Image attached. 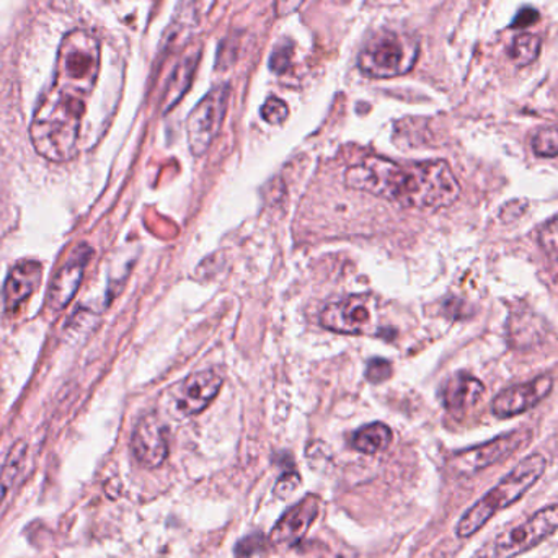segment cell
<instances>
[{
    "label": "cell",
    "mask_w": 558,
    "mask_h": 558,
    "mask_svg": "<svg viewBox=\"0 0 558 558\" xmlns=\"http://www.w3.org/2000/svg\"><path fill=\"white\" fill-rule=\"evenodd\" d=\"M546 471L547 459L539 452L524 458L510 474L505 475L462 514L456 526V536L459 539H471L482 527L490 523L492 518L520 501L543 478Z\"/></svg>",
    "instance_id": "3"
},
{
    "label": "cell",
    "mask_w": 558,
    "mask_h": 558,
    "mask_svg": "<svg viewBox=\"0 0 558 558\" xmlns=\"http://www.w3.org/2000/svg\"><path fill=\"white\" fill-rule=\"evenodd\" d=\"M558 531V501L541 508L510 530L492 537L471 558H517L546 543Z\"/></svg>",
    "instance_id": "5"
},
{
    "label": "cell",
    "mask_w": 558,
    "mask_h": 558,
    "mask_svg": "<svg viewBox=\"0 0 558 558\" xmlns=\"http://www.w3.org/2000/svg\"><path fill=\"white\" fill-rule=\"evenodd\" d=\"M539 244L549 255L550 260L558 265V216L549 219L539 231Z\"/></svg>",
    "instance_id": "21"
},
{
    "label": "cell",
    "mask_w": 558,
    "mask_h": 558,
    "mask_svg": "<svg viewBox=\"0 0 558 558\" xmlns=\"http://www.w3.org/2000/svg\"><path fill=\"white\" fill-rule=\"evenodd\" d=\"M26 449L25 441H16L0 462V504L25 468Z\"/></svg>",
    "instance_id": "18"
},
{
    "label": "cell",
    "mask_w": 558,
    "mask_h": 558,
    "mask_svg": "<svg viewBox=\"0 0 558 558\" xmlns=\"http://www.w3.org/2000/svg\"><path fill=\"white\" fill-rule=\"evenodd\" d=\"M222 376L216 371H198L183 380L177 396V407L183 415H198L203 410L211 405L213 400L218 397L221 390Z\"/></svg>",
    "instance_id": "12"
},
{
    "label": "cell",
    "mask_w": 558,
    "mask_h": 558,
    "mask_svg": "<svg viewBox=\"0 0 558 558\" xmlns=\"http://www.w3.org/2000/svg\"><path fill=\"white\" fill-rule=\"evenodd\" d=\"M299 485H301V477L298 472H288L278 478L277 485H275V495L279 498H288L292 492L298 490Z\"/></svg>",
    "instance_id": "25"
},
{
    "label": "cell",
    "mask_w": 558,
    "mask_h": 558,
    "mask_svg": "<svg viewBox=\"0 0 558 558\" xmlns=\"http://www.w3.org/2000/svg\"><path fill=\"white\" fill-rule=\"evenodd\" d=\"M262 118L270 124H281L288 120L289 108L284 101L279 100L277 97H270L265 101L260 110Z\"/></svg>",
    "instance_id": "22"
},
{
    "label": "cell",
    "mask_w": 558,
    "mask_h": 558,
    "mask_svg": "<svg viewBox=\"0 0 558 558\" xmlns=\"http://www.w3.org/2000/svg\"><path fill=\"white\" fill-rule=\"evenodd\" d=\"M43 267L35 260L20 262L12 268L3 284V305L9 314H15L38 289Z\"/></svg>",
    "instance_id": "14"
},
{
    "label": "cell",
    "mask_w": 558,
    "mask_h": 558,
    "mask_svg": "<svg viewBox=\"0 0 558 558\" xmlns=\"http://www.w3.org/2000/svg\"><path fill=\"white\" fill-rule=\"evenodd\" d=\"M553 389V376L543 374L530 383L518 384V386L501 390L492 402V412L497 418H513V416L530 412L534 407L539 405L544 399L550 396Z\"/></svg>",
    "instance_id": "9"
},
{
    "label": "cell",
    "mask_w": 558,
    "mask_h": 558,
    "mask_svg": "<svg viewBox=\"0 0 558 558\" xmlns=\"http://www.w3.org/2000/svg\"><path fill=\"white\" fill-rule=\"evenodd\" d=\"M392 442V429L384 423H371L354 433L351 445L363 454H377L389 448Z\"/></svg>",
    "instance_id": "17"
},
{
    "label": "cell",
    "mask_w": 558,
    "mask_h": 558,
    "mask_svg": "<svg viewBox=\"0 0 558 558\" xmlns=\"http://www.w3.org/2000/svg\"><path fill=\"white\" fill-rule=\"evenodd\" d=\"M344 183L403 208L422 211L449 208L461 196V185L445 160L397 163L383 157H366L347 170Z\"/></svg>",
    "instance_id": "2"
},
{
    "label": "cell",
    "mask_w": 558,
    "mask_h": 558,
    "mask_svg": "<svg viewBox=\"0 0 558 558\" xmlns=\"http://www.w3.org/2000/svg\"><path fill=\"white\" fill-rule=\"evenodd\" d=\"M533 150L539 157L558 156V124L543 128L534 134Z\"/></svg>",
    "instance_id": "20"
},
{
    "label": "cell",
    "mask_w": 558,
    "mask_h": 558,
    "mask_svg": "<svg viewBox=\"0 0 558 558\" xmlns=\"http://www.w3.org/2000/svg\"><path fill=\"white\" fill-rule=\"evenodd\" d=\"M531 438H533V433L530 429H514V432L505 433L484 445L474 446V448L454 454L451 461L452 471L462 477H471V475L478 474V472L511 458L514 452L524 448Z\"/></svg>",
    "instance_id": "6"
},
{
    "label": "cell",
    "mask_w": 558,
    "mask_h": 558,
    "mask_svg": "<svg viewBox=\"0 0 558 558\" xmlns=\"http://www.w3.org/2000/svg\"><path fill=\"white\" fill-rule=\"evenodd\" d=\"M377 305L373 295H350L331 302L322 311L320 324L327 330L344 335H366L376 330Z\"/></svg>",
    "instance_id": "8"
},
{
    "label": "cell",
    "mask_w": 558,
    "mask_h": 558,
    "mask_svg": "<svg viewBox=\"0 0 558 558\" xmlns=\"http://www.w3.org/2000/svg\"><path fill=\"white\" fill-rule=\"evenodd\" d=\"M304 0H278L277 12L279 16L289 15V13L295 12L301 7Z\"/></svg>",
    "instance_id": "28"
},
{
    "label": "cell",
    "mask_w": 558,
    "mask_h": 558,
    "mask_svg": "<svg viewBox=\"0 0 558 558\" xmlns=\"http://www.w3.org/2000/svg\"><path fill=\"white\" fill-rule=\"evenodd\" d=\"M485 386L471 374L459 373L452 376L442 387L441 399L446 410L456 415L469 412L482 402Z\"/></svg>",
    "instance_id": "15"
},
{
    "label": "cell",
    "mask_w": 558,
    "mask_h": 558,
    "mask_svg": "<svg viewBox=\"0 0 558 558\" xmlns=\"http://www.w3.org/2000/svg\"><path fill=\"white\" fill-rule=\"evenodd\" d=\"M199 56H202V48L199 45H193L192 48L186 49L180 58L179 64L173 69L172 77L169 81V88H167V110L177 105V101L185 94L186 88L190 87L193 74H195L196 64H198Z\"/></svg>",
    "instance_id": "16"
},
{
    "label": "cell",
    "mask_w": 558,
    "mask_h": 558,
    "mask_svg": "<svg viewBox=\"0 0 558 558\" xmlns=\"http://www.w3.org/2000/svg\"><path fill=\"white\" fill-rule=\"evenodd\" d=\"M415 36L396 29H379L361 48L357 65L371 78H392L412 71L418 59Z\"/></svg>",
    "instance_id": "4"
},
{
    "label": "cell",
    "mask_w": 558,
    "mask_h": 558,
    "mask_svg": "<svg viewBox=\"0 0 558 558\" xmlns=\"http://www.w3.org/2000/svg\"><path fill=\"white\" fill-rule=\"evenodd\" d=\"M291 43L284 41L277 46L270 59V69L277 74H284L291 68Z\"/></svg>",
    "instance_id": "24"
},
{
    "label": "cell",
    "mask_w": 558,
    "mask_h": 558,
    "mask_svg": "<svg viewBox=\"0 0 558 558\" xmlns=\"http://www.w3.org/2000/svg\"><path fill=\"white\" fill-rule=\"evenodd\" d=\"M229 87L218 85L213 88L190 113L186 121L190 149L195 156H205L218 136L228 111Z\"/></svg>",
    "instance_id": "7"
},
{
    "label": "cell",
    "mask_w": 558,
    "mask_h": 558,
    "mask_svg": "<svg viewBox=\"0 0 558 558\" xmlns=\"http://www.w3.org/2000/svg\"><path fill=\"white\" fill-rule=\"evenodd\" d=\"M267 537L262 534H252V536L245 537L244 541L238 544L235 547V557L248 558L255 556L267 547Z\"/></svg>",
    "instance_id": "23"
},
{
    "label": "cell",
    "mask_w": 558,
    "mask_h": 558,
    "mask_svg": "<svg viewBox=\"0 0 558 558\" xmlns=\"http://www.w3.org/2000/svg\"><path fill=\"white\" fill-rule=\"evenodd\" d=\"M541 15L536 9H531V7H524L518 12V15L514 16L513 23L511 26L513 28H526V26L534 25V23L539 22Z\"/></svg>",
    "instance_id": "27"
},
{
    "label": "cell",
    "mask_w": 558,
    "mask_h": 558,
    "mask_svg": "<svg viewBox=\"0 0 558 558\" xmlns=\"http://www.w3.org/2000/svg\"><path fill=\"white\" fill-rule=\"evenodd\" d=\"M100 61V39L94 33L77 28L62 38L54 78L29 124V140L43 159L69 162L77 153L78 133L87 98L97 85Z\"/></svg>",
    "instance_id": "1"
},
{
    "label": "cell",
    "mask_w": 558,
    "mask_h": 558,
    "mask_svg": "<svg viewBox=\"0 0 558 558\" xmlns=\"http://www.w3.org/2000/svg\"><path fill=\"white\" fill-rule=\"evenodd\" d=\"M131 448L141 465L156 469L167 461L169 456V439L167 429L159 416L149 413L143 416L134 428Z\"/></svg>",
    "instance_id": "11"
},
{
    "label": "cell",
    "mask_w": 558,
    "mask_h": 558,
    "mask_svg": "<svg viewBox=\"0 0 558 558\" xmlns=\"http://www.w3.org/2000/svg\"><path fill=\"white\" fill-rule=\"evenodd\" d=\"M390 374H392V367L387 361L373 360L367 364L366 377L371 383H384V380L389 379Z\"/></svg>",
    "instance_id": "26"
},
{
    "label": "cell",
    "mask_w": 558,
    "mask_h": 558,
    "mask_svg": "<svg viewBox=\"0 0 558 558\" xmlns=\"http://www.w3.org/2000/svg\"><path fill=\"white\" fill-rule=\"evenodd\" d=\"M92 248L81 244L71 252L68 260L61 265L52 278L48 292V305L52 311H62L68 307L77 289L81 288L85 267L90 262Z\"/></svg>",
    "instance_id": "10"
},
{
    "label": "cell",
    "mask_w": 558,
    "mask_h": 558,
    "mask_svg": "<svg viewBox=\"0 0 558 558\" xmlns=\"http://www.w3.org/2000/svg\"><path fill=\"white\" fill-rule=\"evenodd\" d=\"M541 46H543V43H541L539 36L523 33V35L517 36L513 45H511V59L517 65L533 64L539 58Z\"/></svg>",
    "instance_id": "19"
},
{
    "label": "cell",
    "mask_w": 558,
    "mask_h": 558,
    "mask_svg": "<svg viewBox=\"0 0 558 558\" xmlns=\"http://www.w3.org/2000/svg\"><path fill=\"white\" fill-rule=\"evenodd\" d=\"M318 513H320V500L315 495H308L282 514L281 520L271 531V544L282 546V544L298 543L317 520Z\"/></svg>",
    "instance_id": "13"
}]
</instances>
